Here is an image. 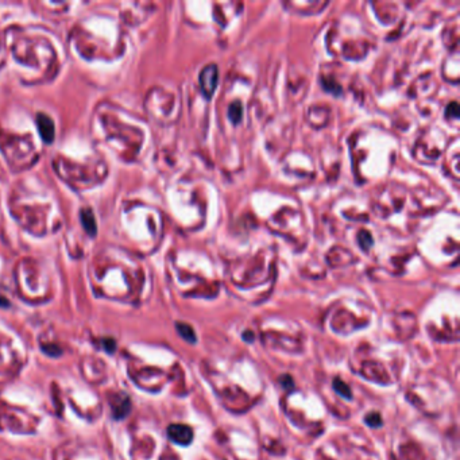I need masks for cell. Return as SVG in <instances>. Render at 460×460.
<instances>
[{
    "instance_id": "6",
    "label": "cell",
    "mask_w": 460,
    "mask_h": 460,
    "mask_svg": "<svg viewBox=\"0 0 460 460\" xmlns=\"http://www.w3.org/2000/svg\"><path fill=\"white\" fill-rule=\"evenodd\" d=\"M242 115H243V110H242V104L239 101H235L230 105V110H228V116L231 119L232 123H239L242 120Z\"/></svg>"
},
{
    "instance_id": "5",
    "label": "cell",
    "mask_w": 460,
    "mask_h": 460,
    "mask_svg": "<svg viewBox=\"0 0 460 460\" xmlns=\"http://www.w3.org/2000/svg\"><path fill=\"white\" fill-rule=\"evenodd\" d=\"M177 331L187 342H191V343L196 342V335H194V331H193V328L191 326L184 324V323H178L177 324Z\"/></svg>"
},
{
    "instance_id": "10",
    "label": "cell",
    "mask_w": 460,
    "mask_h": 460,
    "mask_svg": "<svg viewBox=\"0 0 460 460\" xmlns=\"http://www.w3.org/2000/svg\"><path fill=\"white\" fill-rule=\"evenodd\" d=\"M445 116L449 117H459V110H458V104L456 103H452V104H449L447 107V111H445Z\"/></svg>"
},
{
    "instance_id": "1",
    "label": "cell",
    "mask_w": 460,
    "mask_h": 460,
    "mask_svg": "<svg viewBox=\"0 0 460 460\" xmlns=\"http://www.w3.org/2000/svg\"><path fill=\"white\" fill-rule=\"evenodd\" d=\"M217 80H219V72H217V66L215 64L207 65L204 69L201 70L200 87H201V92L204 94L207 99H211L215 94Z\"/></svg>"
},
{
    "instance_id": "9",
    "label": "cell",
    "mask_w": 460,
    "mask_h": 460,
    "mask_svg": "<svg viewBox=\"0 0 460 460\" xmlns=\"http://www.w3.org/2000/svg\"><path fill=\"white\" fill-rule=\"evenodd\" d=\"M362 236H364V239L359 236V243H361V246L364 249V250H368V249H370V246L373 245V239H371V236H370V233L366 232V231H363V232H362Z\"/></svg>"
},
{
    "instance_id": "7",
    "label": "cell",
    "mask_w": 460,
    "mask_h": 460,
    "mask_svg": "<svg viewBox=\"0 0 460 460\" xmlns=\"http://www.w3.org/2000/svg\"><path fill=\"white\" fill-rule=\"evenodd\" d=\"M333 389L338 391L339 394L344 398H347V400H351V390H349L348 384L344 383L343 381H340V379H335L333 381Z\"/></svg>"
},
{
    "instance_id": "2",
    "label": "cell",
    "mask_w": 460,
    "mask_h": 460,
    "mask_svg": "<svg viewBox=\"0 0 460 460\" xmlns=\"http://www.w3.org/2000/svg\"><path fill=\"white\" fill-rule=\"evenodd\" d=\"M168 436L173 443L187 447L192 443L193 431L191 426L185 425V424H172L168 428Z\"/></svg>"
},
{
    "instance_id": "4",
    "label": "cell",
    "mask_w": 460,
    "mask_h": 460,
    "mask_svg": "<svg viewBox=\"0 0 460 460\" xmlns=\"http://www.w3.org/2000/svg\"><path fill=\"white\" fill-rule=\"evenodd\" d=\"M38 124H39L41 134H42V136L45 138V140H46V142H52L54 131H53V123L49 120V117L39 116Z\"/></svg>"
},
{
    "instance_id": "8",
    "label": "cell",
    "mask_w": 460,
    "mask_h": 460,
    "mask_svg": "<svg viewBox=\"0 0 460 460\" xmlns=\"http://www.w3.org/2000/svg\"><path fill=\"white\" fill-rule=\"evenodd\" d=\"M366 424H367V425L373 426V428H378V426L382 425V419H381L379 413L367 414Z\"/></svg>"
},
{
    "instance_id": "3",
    "label": "cell",
    "mask_w": 460,
    "mask_h": 460,
    "mask_svg": "<svg viewBox=\"0 0 460 460\" xmlns=\"http://www.w3.org/2000/svg\"><path fill=\"white\" fill-rule=\"evenodd\" d=\"M112 410L115 419H124L130 412V400L124 396H116L112 398Z\"/></svg>"
}]
</instances>
